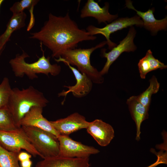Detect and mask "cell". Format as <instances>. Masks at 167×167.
I'll list each match as a JSON object with an SVG mask.
<instances>
[{
    "mask_svg": "<svg viewBox=\"0 0 167 167\" xmlns=\"http://www.w3.org/2000/svg\"><path fill=\"white\" fill-rule=\"evenodd\" d=\"M48 17L40 31L30 33L29 38L39 41L47 47L51 51L53 58H59L66 51L76 48L81 42L96 39L80 29L69 12L64 16L49 13Z\"/></svg>",
    "mask_w": 167,
    "mask_h": 167,
    "instance_id": "6da1fadb",
    "label": "cell"
},
{
    "mask_svg": "<svg viewBox=\"0 0 167 167\" xmlns=\"http://www.w3.org/2000/svg\"><path fill=\"white\" fill-rule=\"evenodd\" d=\"M43 93L30 86L20 90L12 88L7 105L15 125L20 128V122L33 107L44 108L49 103Z\"/></svg>",
    "mask_w": 167,
    "mask_h": 167,
    "instance_id": "7a4b0ae2",
    "label": "cell"
},
{
    "mask_svg": "<svg viewBox=\"0 0 167 167\" xmlns=\"http://www.w3.org/2000/svg\"><path fill=\"white\" fill-rule=\"evenodd\" d=\"M40 43L42 55L36 61L32 63L26 62L25 58L29 56L24 50L21 54H17L14 58L10 60L9 63L15 76L22 77L26 75L29 79H33L38 77L37 75L38 74H43L47 76L50 74L56 76L60 73L61 66L57 64H51L50 57H45L42 44Z\"/></svg>",
    "mask_w": 167,
    "mask_h": 167,
    "instance_id": "3957f363",
    "label": "cell"
},
{
    "mask_svg": "<svg viewBox=\"0 0 167 167\" xmlns=\"http://www.w3.org/2000/svg\"><path fill=\"white\" fill-rule=\"evenodd\" d=\"M106 44L107 41H104L90 48L68 50L62 54L61 57L54 58V60L58 62H67L71 65L76 66L79 72L85 74L92 82L101 84L104 81V78L100 72L91 65L90 58L95 50L103 47Z\"/></svg>",
    "mask_w": 167,
    "mask_h": 167,
    "instance_id": "277c9868",
    "label": "cell"
},
{
    "mask_svg": "<svg viewBox=\"0 0 167 167\" xmlns=\"http://www.w3.org/2000/svg\"><path fill=\"white\" fill-rule=\"evenodd\" d=\"M21 127L41 158L44 159L58 155L59 143L55 135L34 126Z\"/></svg>",
    "mask_w": 167,
    "mask_h": 167,
    "instance_id": "5b68a950",
    "label": "cell"
},
{
    "mask_svg": "<svg viewBox=\"0 0 167 167\" xmlns=\"http://www.w3.org/2000/svg\"><path fill=\"white\" fill-rule=\"evenodd\" d=\"M0 145L10 151L19 152L23 149L34 157H41L21 127L15 130H0Z\"/></svg>",
    "mask_w": 167,
    "mask_h": 167,
    "instance_id": "8992f818",
    "label": "cell"
},
{
    "mask_svg": "<svg viewBox=\"0 0 167 167\" xmlns=\"http://www.w3.org/2000/svg\"><path fill=\"white\" fill-rule=\"evenodd\" d=\"M136 25L138 26H143V22L140 18L138 15H135L131 18H122L116 19L107 24L104 27L98 28L94 26H88L86 31L90 35L94 36L97 34H101L104 36L106 39L108 48L111 49L117 45L115 43L112 42L110 39L111 34L119 30Z\"/></svg>",
    "mask_w": 167,
    "mask_h": 167,
    "instance_id": "52a82bcc",
    "label": "cell"
},
{
    "mask_svg": "<svg viewBox=\"0 0 167 167\" xmlns=\"http://www.w3.org/2000/svg\"><path fill=\"white\" fill-rule=\"evenodd\" d=\"M58 138L59 143L58 155L61 156L70 158L89 157L91 155L100 152L94 147L75 141L69 136L60 135Z\"/></svg>",
    "mask_w": 167,
    "mask_h": 167,
    "instance_id": "ba28073f",
    "label": "cell"
},
{
    "mask_svg": "<svg viewBox=\"0 0 167 167\" xmlns=\"http://www.w3.org/2000/svg\"><path fill=\"white\" fill-rule=\"evenodd\" d=\"M136 34L135 29L131 26L126 36L120 42L118 45L113 48L110 51L106 53L105 49L102 50V56L107 59L103 68L100 71L102 75L108 73L110 66L122 53L134 51L136 49V47L133 41Z\"/></svg>",
    "mask_w": 167,
    "mask_h": 167,
    "instance_id": "9c48e42d",
    "label": "cell"
},
{
    "mask_svg": "<svg viewBox=\"0 0 167 167\" xmlns=\"http://www.w3.org/2000/svg\"><path fill=\"white\" fill-rule=\"evenodd\" d=\"M50 122L60 135L66 136L81 129H86L89 122L86 121L84 116L77 113Z\"/></svg>",
    "mask_w": 167,
    "mask_h": 167,
    "instance_id": "30bf717a",
    "label": "cell"
},
{
    "mask_svg": "<svg viewBox=\"0 0 167 167\" xmlns=\"http://www.w3.org/2000/svg\"><path fill=\"white\" fill-rule=\"evenodd\" d=\"M43 108L32 107L21 120L20 125L21 126H32L47 131L58 138L60 135L49 121L42 115Z\"/></svg>",
    "mask_w": 167,
    "mask_h": 167,
    "instance_id": "8fae6325",
    "label": "cell"
},
{
    "mask_svg": "<svg viewBox=\"0 0 167 167\" xmlns=\"http://www.w3.org/2000/svg\"><path fill=\"white\" fill-rule=\"evenodd\" d=\"M72 71L76 80V83L73 86H64L68 88L66 91L63 90L58 94V96H64L65 99L68 94L72 92L77 97L84 96L88 94L92 87V81L85 74L80 73L77 69L67 62H64Z\"/></svg>",
    "mask_w": 167,
    "mask_h": 167,
    "instance_id": "7c38bea8",
    "label": "cell"
},
{
    "mask_svg": "<svg viewBox=\"0 0 167 167\" xmlns=\"http://www.w3.org/2000/svg\"><path fill=\"white\" fill-rule=\"evenodd\" d=\"M86 129L88 133L101 146L109 145L114 137L113 127L101 120L96 119L89 122Z\"/></svg>",
    "mask_w": 167,
    "mask_h": 167,
    "instance_id": "4fadbf2b",
    "label": "cell"
},
{
    "mask_svg": "<svg viewBox=\"0 0 167 167\" xmlns=\"http://www.w3.org/2000/svg\"><path fill=\"white\" fill-rule=\"evenodd\" d=\"M109 4L106 2L101 7L98 2L93 0H88L81 11L80 17L82 18L93 17L97 20L99 24L103 22L107 24L117 18L118 15H112L109 11Z\"/></svg>",
    "mask_w": 167,
    "mask_h": 167,
    "instance_id": "5bb4252c",
    "label": "cell"
},
{
    "mask_svg": "<svg viewBox=\"0 0 167 167\" xmlns=\"http://www.w3.org/2000/svg\"><path fill=\"white\" fill-rule=\"evenodd\" d=\"M89 157L70 158L58 155L43 159L35 167H90Z\"/></svg>",
    "mask_w": 167,
    "mask_h": 167,
    "instance_id": "9a60e30c",
    "label": "cell"
},
{
    "mask_svg": "<svg viewBox=\"0 0 167 167\" xmlns=\"http://www.w3.org/2000/svg\"><path fill=\"white\" fill-rule=\"evenodd\" d=\"M126 6L128 8L135 11L138 16L142 19L143 26L153 34H156L160 30H165L167 26V17L160 20L156 19L153 15L154 9H149L145 12L136 10L130 0L126 1Z\"/></svg>",
    "mask_w": 167,
    "mask_h": 167,
    "instance_id": "2e32d148",
    "label": "cell"
},
{
    "mask_svg": "<svg viewBox=\"0 0 167 167\" xmlns=\"http://www.w3.org/2000/svg\"><path fill=\"white\" fill-rule=\"evenodd\" d=\"M128 105L131 116L134 121L136 128V139H140V127L142 122L148 118L149 109L142 104L138 100L137 96H132L127 99Z\"/></svg>",
    "mask_w": 167,
    "mask_h": 167,
    "instance_id": "e0dca14e",
    "label": "cell"
},
{
    "mask_svg": "<svg viewBox=\"0 0 167 167\" xmlns=\"http://www.w3.org/2000/svg\"><path fill=\"white\" fill-rule=\"evenodd\" d=\"M26 17V14L24 12L13 14L6 25V30L0 36V52L9 40L13 32L25 26Z\"/></svg>",
    "mask_w": 167,
    "mask_h": 167,
    "instance_id": "ac0fdd59",
    "label": "cell"
},
{
    "mask_svg": "<svg viewBox=\"0 0 167 167\" xmlns=\"http://www.w3.org/2000/svg\"><path fill=\"white\" fill-rule=\"evenodd\" d=\"M138 67L140 77L145 79L148 72L159 69H166L167 66L155 58L152 52L149 49L145 56L139 60Z\"/></svg>",
    "mask_w": 167,
    "mask_h": 167,
    "instance_id": "d6986e66",
    "label": "cell"
},
{
    "mask_svg": "<svg viewBox=\"0 0 167 167\" xmlns=\"http://www.w3.org/2000/svg\"><path fill=\"white\" fill-rule=\"evenodd\" d=\"M39 1L38 0H22L15 2L10 8L13 14H18L24 12L25 9L29 10L31 18L30 24L27 28L28 31L30 30L34 25V18L33 14V9L35 6Z\"/></svg>",
    "mask_w": 167,
    "mask_h": 167,
    "instance_id": "ffe728a7",
    "label": "cell"
},
{
    "mask_svg": "<svg viewBox=\"0 0 167 167\" xmlns=\"http://www.w3.org/2000/svg\"><path fill=\"white\" fill-rule=\"evenodd\" d=\"M150 84L148 88L138 96L137 98L139 101L146 107L149 108L152 95L158 91L160 84L156 77L153 75L149 80Z\"/></svg>",
    "mask_w": 167,
    "mask_h": 167,
    "instance_id": "44dd1931",
    "label": "cell"
},
{
    "mask_svg": "<svg viewBox=\"0 0 167 167\" xmlns=\"http://www.w3.org/2000/svg\"><path fill=\"white\" fill-rule=\"evenodd\" d=\"M19 153L7 150L0 145V167H21L18 159Z\"/></svg>",
    "mask_w": 167,
    "mask_h": 167,
    "instance_id": "7402d4cb",
    "label": "cell"
},
{
    "mask_svg": "<svg viewBox=\"0 0 167 167\" xmlns=\"http://www.w3.org/2000/svg\"><path fill=\"white\" fill-rule=\"evenodd\" d=\"M18 128L7 107L0 108V130L10 131Z\"/></svg>",
    "mask_w": 167,
    "mask_h": 167,
    "instance_id": "603a6c76",
    "label": "cell"
},
{
    "mask_svg": "<svg viewBox=\"0 0 167 167\" xmlns=\"http://www.w3.org/2000/svg\"><path fill=\"white\" fill-rule=\"evenodd\" d=\"M11 89L9 79L4 78L0 84V108L7 107Z\"/></svg>",
    "mask_w": 167,
    "mask_h": 167,
    "instance_id": "cb8c5ba5",
    "label": "cell"
},
{
    "mask_svg": "<svg viewBox=\"0 0 167 167\" xmlns=\"http://www.w3.org/2000/svg\"><path fill=\"white\" fill-rule=\"evenodd\" d=\"M32 155L28 152L24 151H20L18 155V159L20 162L30 159Z\"/></svg>",
    "mask_w": 167,
    "mask_h": 167,
    "instance_id": "d4e9b609",
    "label": "cell"
},
{
    "mask_svg": "<svg viewBox=\"0 0 167 167\" xmlns=\"http://www.w3.org/2000/svg\"><path fill=\"white\" fill-rule=\"evenodd\" d=\"M32 162L30 159L20 162L21 167H32Z\"/></svg>",
    "mask_w": 167,
    "mask_h": 167,
    "instance_id": "484cf974",
    "label": "cell"
},
{
    "mask_svg": "<svg viewBox=\"0 0 167 167\" xmlns=\"http://www.w3.org/2000/svg\"><path fill=\"white\" fill-rule=\"evenodd\" d=\"M3 1H4V0H0V8L2 3L3 2Z\"/></svg>",
    "mask_w": 167,
    "mask_h": 167,
    "instance_id": "4316f807",
    "label": "cell"
}]
</instances>
